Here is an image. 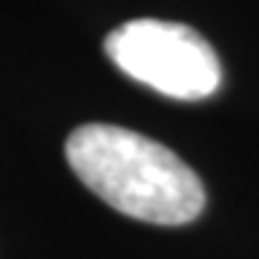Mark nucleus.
I'll use <instances>...</instances> for the list:
<instances>
[{
	"instance_id": "f257e3e1",
	"label": "nucleus",
	"mask_w": 259,
	"mask_h": 259,
	"mask_svg": "<svg viewBox=\"0 0 259 259\" xmlns=\"http://www.w3.org/2000/svg\"><path fill=\"white\" fill-rule=\"evenodd\" d=\"M72 173L124 216L187 225L204 207V187L170 147L115 124H81L66 139Z\"/></svg>"
},
{
	"instance_id": "f03ea898",
	"label": "nucleus",
	"mask_w": 259,
	"mask_h": 259,
	"mask_svg": "<svg viewBox=\"0 0 259 259\" xmlns=\"http://www.w3.org/2000/svg\"><path fill=\"white\" fill-rule=\"evenodd\" d=\"M104 52L127 78L167 98L199 101L222 83V66L213 47L185 23L127 20L107 35Z\"/></svg>"
}]
</instances>
